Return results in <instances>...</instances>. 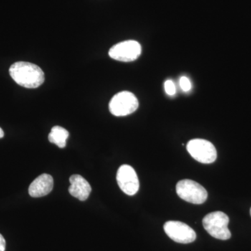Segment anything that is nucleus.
I'll use <instances>...</instances> for the list:
<instances>
[{
	"mask_svg": "<svg viewBox=\"0 0 251 251\" xmlns=\"http://www.w3.org/2000/svg\"><path fill=\"white\" fill-rule=\"evenodd\" d=\"M9 74L18 85L25 88H37L45 80V75L42 69L32 63H14L10 67Z\"/></svg>",
	"mask_w": 251,
	"mask_h": 251,
	"instance_id": "f257e3e1",
	"label": "nucleus"
},
{
	"mask_svg": "<svg viewBox=\"0 0 251 251\" xmlns=\"http://www.w3.org/2000/svg\"><path fill=\"white\" fill-rule=\"evenodd\" d=\"M229 219L227 214L222 211H214L204 216L203 227L211 237L227 240L230 239L231 232L228 228Z\"/></svg>",
	"mask_w": 251,
	"mask_h": 251,
	"instance_id": "f03ea898",
	"label": "nucleus"
},
{
	"mask_svg": "<svg viewBox=\"0 0 251 251\" xmlns=\"http://www.w3.org/2000/svg\"><path fill=\"white\" fill-rule=\"evenodd\" d=\"M176 191L180 198L192 204H202L208 197L205 188L193 180L184 179L179 181L176 184Z\"/></svg>",
	"mask_w": 251,
	"mask_h": 251,
	"instance_id": "7ed1b4c3",
	"label": "nucleus"
},
{
	"mask_svg": "<svg viewBox=\"0 0 251 251\" xmlns=\"http://www.w3.org/2000/svg\"><path fill=\"white\" fill-rule=\"evenodd\" d=\"M139 103L131 92H120L115 94L109 103V110L116 117H124L133 113L138 108Z\"/></svg>",
	"mask_w": 251,
	"mask_h": 251,
	"instance_id": "20e7f679",
	"label": "nucleus"
},
{
	"mask_svg": "<svg viewBox=\"0 0 251 251\" xmlns=\"http://www.w3.org/2000/svg\"><path fill=\"white\" fill-rule=\"evenodd\" d=\"M188 152L196 161L204 164L214 163L217 158V151L214 145L208 140L193 139L186 145Z\"/></svg>",
	"mask_w": 251,
	"mask_h": 251,
	"instance_id": "39448f33",
	"label": "nucleus"
},
{
	"mask_svg": "<svg viewBox=\"0 0 251 251\" xmlns=\"http://www.w3.org/2000/svg\"><path fill=\"white\" fill-rule=\"evenodd\" d=\"M142 52L139 43L133 40L119 43L109 50V56L120 62H133L140 57Z\"/></svg>",
	"mask_w": 251,
	"mask_h": 251,
	"instance_id": "423d86ee",
	"label": "nucleus"
},
{
	"mask_svg": "<svg viewBox=\"0 0 251 251\" xmlns=\"http://www.w3.org/2000/svg\"><path fill=\"white\" fill-rule=\"evenodd\" d=\"M163 228L172 240L179 244H190L196 239V232L188 225L180 221H168Z\"/></svg>",
	"mask_w": 251,
	"mask_h": 251,
	"instance_id": "0eeeda50",
	"label": "nucleus"
},
{
	"mask_svg": "<svg viewBox=\"0 0 251 251\" xmlns=\"http://www.w3.org/2000/svg\"><path fill=\"white\" fill-rule=\"evenodd\" d=\"M117 181L120 189L128 196H134L140 188L136 172L128 165L120 166L117 173Z\"/></svg>",
	"mask_w": 251,
	"mask_h": 251,
	"instance_id": "6e6552de",
	"label": "nucleus"
},
{
	"mask_svg": "<svg viewBox=\"0 0 251 251\" xmlns=\"http://www.w3.org/2000/svg\"><path fill=\"white\" fill-rule=\"evenodd\" d=\"M53 185V178L51 175H41L29 186V196L33 198H41L47 196L52 191Z\"/></svg>",
	"mask_w": 251,
	"mask_h": 251,
	"instance_id": "1a4fd4ad",
	"label": "nucleus"
},
{
	"mask_svg": "<svg viewBox=\"0 0 251 251\" xmlns=\"http://www.w3.org/2000/svg\"><path fill=\"white\" fill-rule=\"evenodd\" d=\"M69 181L71 183L69 188V193L80 201H86L92 191V187L88 181L79 175H72Z\"/></svg>",
	"mask_w": 251,
	"mask_h": 251,
	"instance_id": "9d476101",
	"label": "nucleus"
},
{
	"mask_svg": "<svg viewBox=\"0 0 251 251\" xmlns=\"http://www.w3.org/2000/svg\"><path fill=\"white\" fill-rule=\"evenodd\" d=\"M69 132L65 128L56 126L52 127L51 129L49 135V140L51 143L57 145L59 148H64L67 145V140L69 138Z\"/></svg>",
	"mask_w": 251,
	"mask_h": 251,
	"instance_id": "9b49d317",
	"label": "nucleus"
},
{
	"mask_svg": "<svg viewBox=\"0 0 251 251\" xmlns=\"http://www.w3.org/2000/svg\"><path fill=\"white\" fill-rule=\"evenodd\" d=\"M165 90H166V93L168 95H175L176 93V87H175L174 82L171 80L166 81V82H165Z\"/></svg>",
	"mask_w": 251,
	"mask_h": 251,
	"instance_id": "f8f14e48",
	"label": "nucleus"
},
{
	"mask_svg": "<svg viewBox=\"0 0 251 251\" xmlns=\"http://www.w3.org/2000/svg\"><path fill=\"white\" fill-rule=\"evenodd\" d=\"M179 85L181 88L184 92H188L191 89V82L187 77H181L179 80Z\"/></svg>",
	"mask_w": 251,
	"mask_h": 251,
	"instance_id": "ddd939ff",
	"label": "nucleus"
},
{
	"mask_svg": "<svg viewBox=\"0 0 251 251\" xmlns=\"http://www.w3.org/2000/svg\"><path fill=\"white\" fill-rule=\"evenodd\" d=\"M6 249V241L4 237L0 234V251H5Z\"/></svg>",
	"mask_w": 251,
	"mask_h": 251,
	"instance_id": "4468645a",
	"label": "nucleus"
},
{
	"mask_svg": "<svg viewBox=\"0 0 251 251\" xmlns=\"http://www.w3.org/2000/svg\"><path fill=\"white\" fill-rule=\"evenodd\" d=\"M4 136V133L3 130L0 128V138H2Z\"/></svg>",
	"mask_w": 251,
	"mask_h": 251,
	"instance_id": "2eb2a0df",
	"label": "nucleus"
},
{
	"mask_svg": "<svg viewBox=\"0 0 251 251\" xmlns=\"http://www.w3.org/2000/svg\"><path fill=\"white\" fill-rule=\"evenodd\" d=\"M251 211V212H250V213H251V211Z\"/></svg>",
	"mask_w": 251,
	"mask_h": 251,
	"instance_id": "dca6fc26",
	"label": "nucleus"
}]
</instances>
